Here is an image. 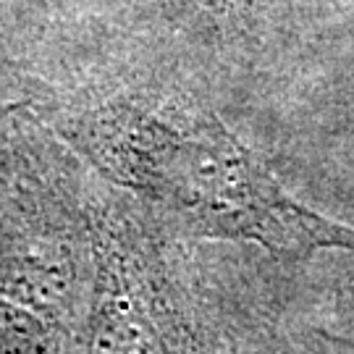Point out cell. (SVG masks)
<instances>
[{
    "label": "cell",
    "mask_w": 354,
    "mask_h": 354,
    "mask_svg": "<svg viewBox=\"0 0 354 354\" xmlns=\"http://www.w3.org/2000/svg\"><path fill=\"white\" fill-rule=\"evenodd\" d=\"M71 134L113 181L194 236L252 241L279 257L354 250V228L297 203L213 113L111 102L82 115Z\"/></svg>",
    "instance_id": "obj_1"
}]
</instances>
